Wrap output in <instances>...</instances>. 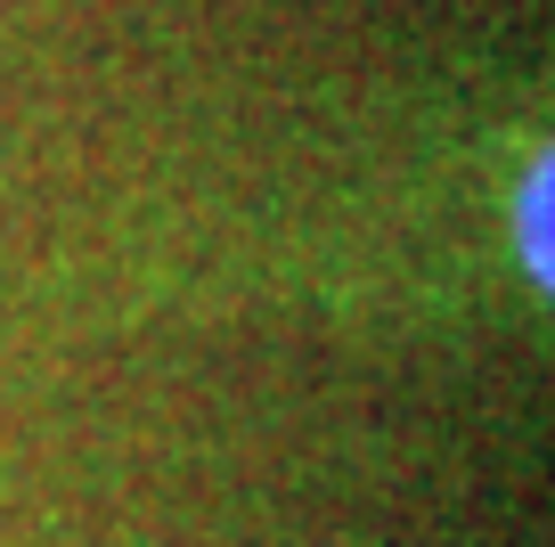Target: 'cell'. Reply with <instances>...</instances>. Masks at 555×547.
<instances>
[{"mask_svg":"<svg viewBox=\"0 0 555 547\" xmlns=\"http://www.w3.org/2000/svg\"><path fill=\"white\" fill-rule=\"evenodd\" d=\"M539 270V155L466 148L441 171H409L367 196H344L327 221L221 229L205 245H147L122 262L139 303H196V294H311L335 319H450L474 294H515Z\"/></svg>","mask_w":555,"mask_h":547,"instance_id":"6da1fadb","label":"cell"}]
</instances>
